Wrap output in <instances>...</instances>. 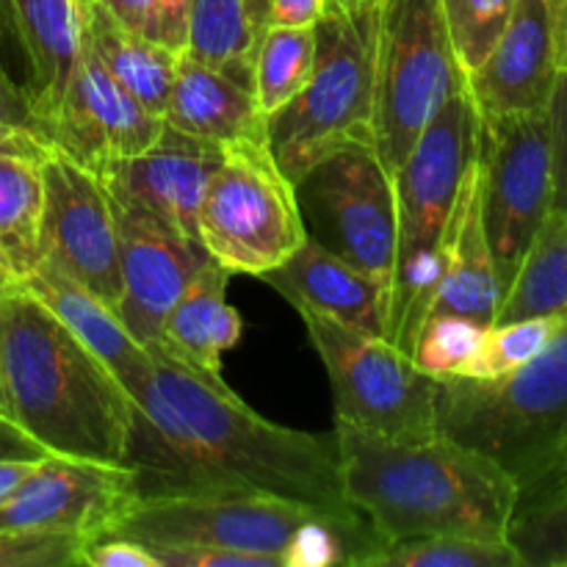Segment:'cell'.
I'll return each instance as SVG.
<instances>
[{
	"label": "cell",
	"mask_w": 567,
	"mask_h": 567,
	"mask_svg": "<svg viewBox=\"0 0 567 567\" xmlns=\"http://www.w3.org/2000/svg\"><path fill=\"white\" fill-rule=\"evenodd\" d=\"M269 6L271 0H188L186 50L255 92V55L269 28Z\"/></svg>",
	"instance_id": "cell-27"
},
{
	"label": "cell",
	"mask_w": 567,
	"mask_h": 567,
	"mask_svg": "<svg viewBox=\"0 0 567 567\" xmlns=\"http://www.w3.org/2000/svg\"><path fill=\"white\" fill-rule=\"evenodd\" d=\"M81 537L37 529H0V567H81Z\"/></svg>",
	"instance_id": "cell-35"
},
{
	"label": "cell",
	"mask_w": 567,
	"mask_h": 567,
	"mask_svg": "<svg viewBox=\"0 0 567 567\" xmlns=\"http://www.w3.org/2000/svg\"><path fill=\"white\" fill-rule=\"evenodd\" d=\"M147 352L153 369L131 396L125 449L138 498L264 493L377 537L343 491L336 441L260 419L221 374L166 343H147Z\"/></svg>",
	"instance_id": "cell-1"
},
{
	"label": "cell",
	"mask_w": 567,
	"mask_h": 567,
	"mask_svg": "<svg viewBox=\"0 0 567 567\" xmlns=\"http://www.w3.org/2000/svg\"><path fill=\"white\" fill-rule=\"evenodd\" d=\"M6 44H14L17 48V33H14V20H11L9 0H0V55H3Z\"/></svg>",
	"instance_id": "cell-46"
},
{
	"label": "cell",
	"mask_w": 567,
	"mask_h": 567,
	"mask_svg": "<svg viewBox=\"0 0 567 567\" xmlns=\"http://www.w3.org/2000/svg\"><path fill=\"white\" fill-rule=\"evenodd\" d=\"M343 491L380 543L457 535L509 543L518 485L491 457L435 432L393 441L336 421Z\"/></svg>",
	"instance_id": "cell-2"
},
{
	"label": "cell",
	"mask_w": 567,
	"mask_h": 567,
	"mask_svg": "<svg viewBox=\"0 0 567 567\" xmlns=\"http://www.w3.org/2000/svg\"><path fill=\"white\" fill-rule=\"evenodd\" d=\"M48 150L50 144L37 136L0 142V271L9 280H22L42 258V161Z\"/></svg>",
	"instance_id": "cell-24"
},
{
	"label": "cell",
	"mask_w": 567,
	"mask_h": 567,
	"mask_svg": "<svg viewBox=\"0 0 567 567\" xmlns=\"http://www.w3.org/2000/svg\"><path fill=\"white\" fill-rule=\"evenodd\" d=\"M441 255L443 271L435 297H432L430 316H465V319L491 327L502 308L504 291L498 286L496 266H493L491 247H487L485 221H482L480 158L460 188Z\"/></svg>",
	"instance_id": "cell-20"
},
{
	"label": "cell",
	"mask_w": 567,
	"mask_h": 567,
	"mask_svg": "<svg viewBox=\"0 0 567 567\" xmlns=\"http://www.w3.org/2000/svg\"><path fill=\"white\" fill-rule=\"evenodd\" d=\"M81 42L144 109L164 116L177 53L142 33L127 31L100 0H83Z\"/></svg>",
	"instance_id": "cell-26"
},
{
	"label": "cell",
	"mask_w": 567,
	"mask_h": 567,
	"mask_svg": "<svg viewBox=\"0 0 567 567\" xmlns=\"http://www.w3.org/2000/svg\"><path fill=\"white\" fill-rule=\"evenodd\" d=\"M199 241L233 275H266L305 241L293 183L282 175L269 142L225 147L199 208Z\"/></svg>",
	"instance_id": "cell-9"
},
{
	"label": "cell",
	"mask_w": 567,
	"mask_h": 567,
	"mask_svg": "<svg viewBox=\"0 0 567 567\" xmlns=\"http://www.w3.org/2000/svg\"><path fill=\"white\" fill-rule=\"evenodd\" d=\"M360 567H524L509 543L435 535L385 543Z\"/></svg>",
	"instance_id": "cell-31"
},
{
	"label": "cell",
	"mask_w": 567,
	"mask_h": 567,
	"mask_svg": "<svg viewBox=\"0 0 567 567\" xmlns=\"http://www.w3.org/2000/svg\"><path fill=\"white\" fill-rule=\"evenodd\" d=\"M509 546L524 567L567 565V449L546 474L518 491Z\"/></svg>",
	"instance_id": "cell-29"
},
{
	"label": "cell",
	"mask_w": 567,
	"mask_h": 567,
	"mask_svg": "<svg viewBox=\"0 0 567 567\" xmlns=\"http://www.w3.org/2000/svg\"><path fill=\"white\" fill-rule=\"evenodd\" d=\"M9 277H0V293H3V288L6 286H9ZM0 410H3V413H6V399H3V385H0ZM6 415H9V413H6Z\"/></svg>",
	"instance_id": "cell-48"
},
{
	"label": "cell",
	"mask_w": 567,
	"mask_h": 567,
	"mask_svg": "<svg viewBox=\"0 0 567 567\" xmlns=\"http://www.w3.org/2000/svg\"><path fill=\"white\" fill-rule=\"evenodd\" d=\"M563 316H532V319L507 321V324H491L474 363H471L468 377L491 380V377H502L529 363L551 341L557 327L563 324Z\"/></svg>",
	"instance_id": "cell-33"
},
{
	"label": "cell",
	"mask_w": 567,
	"mask_h": 567,
	"mask_svg": "<svg viewBox=\"0 0 567 567\" xmlns=\"http://www.w3.org/2000/svg\"><path fill=\"white\" fill-rule=\"evenodd\" d=\"M164 116L144 109L81 42L48 127V142L97 175L105 164L144 153L158 142Z\"/></svg>",
	"instance_id": "cell-16"
},
{
	"label": "cell",
	"mask_w": 567,
	"mask_h": 567,
	"mask_svg": "<svg viewBox=\"0 0 567 567\" xmlns=\"http://www.w3.org/2000/svg\"><path fill=\"white\" fill-rule=\"evenodd\" d=\"M557 72L551 0H515L502 37L468 75L476 114L491 122L548 109Z\"/></svg>",
	"instance_id": "cell-18"
},
{
	"label": "cell",
	"mask_w": 567,
	"mask_h": 567,
	"mask_svg": "<svg viewBox=\"0 0 567 567\" xmlns=\"http://www.w3.org/2000/svg\"><path fill=\"white\" fill-rule=\"evenodd\" d=\"M20 282L31 297H37L78 341L86 349H92L100 360L111 369V374L122 382L127 396L138 391L144 380H147L153 360H150L147 347L136 341L120 316L100 302L92 291L55 269L48 260H39L31 271H28Z\"/></svg>",
	"instance_id": "cell-21"
},
{
	"label": "cell",
	"mask_w": 567,
	"mask_h": 567,
	"mask_svg": "<svg viewBox=\"0 0 567 567\" xmlns=\"http://www.w3.org/2000/svg\"><path fill=\"white\" fill-rule=\"evenodd\" d=\"M310 241L391 288L396 260V192L374 147L327 155L293 181Z\"/></svg>",
	"instance_id": "cell-11"
},
{
	"label": "cell",
	"mask_w": 567,
	"mask_h": 567,
	"mask_svg": "<svg viewBox=\"0 0 567 567\" xmlns=\"http://www.w3.org/2000/svg\"><path fill=\"white\" fill-rule=\"evenodd\" d=\"M449 37L465 75L476 70L502 37L515 0H441Z\"/></svg>",
	"instance_id": "cell-34"
},
{
	"label": "cell",
	"mask_w": 567,
	"mask_h": 567,
	"mask_svg": "<svg viewBox=\"0 0 567 567\" xmlns=\"http://www.w3.org/2000/svg\"><path fill=\"white\" fill-rule=\"evenodd\" d=\"M14 136H37L48 142L37 116H33L31 103H28L25 89L11 81L6 61L0 59V142Z\"/></svg>",
	"instance_id": "cell-38"
},
{
	"label": "cell",
	"mask_w": 567,
	"mask_h": 567,
	"mask_svg": "<svg viewBox=\"0 0 567 567\" xmlns=\"http://www.w3.org/2000/svg\"><path fill=\"white\" fill-rule=\"evenodd\" d=\"M6 413L48 454L125 465L133 399L37 297L11 280L0 293Z\"/></svg>",
	"instance_id": "cell-3"
},
{
	"label": "cell",
	"mask_w": 567,
	"mask_h": 567,
	"mask_svg": "<svg viewBox=\"0 0 567 567\" xmlns=\"http://www.w3.org/2000/svg\"><path fill=\"white\" fill-rule=\"evenodd\" d=\"M230 275L216 260L203 266L172 305L161 330V343L210 374H221V358L244 332L241 316L227 302Z\"/></svg>",
	"instance_id": "cell-25"
},
{
	"label": "cell",
	"mask_w": 567,
	"mask_h": 567,
	"mask_svg": "<svg viewBox=\"0 0 567 567\" xmlns=\"http://www.w3.org/2000/svg\"><path fill=\"white\" fill-rule=\"evenodd\" d=\"M567 313V210L551 208L532 238L493 324Z\"/></svg>",
	"instance_id": "cell-28"
},
{
	"label": "cell",
	"mask_w": 567,
	"mask_h": 567,
	"mask_svg": "<svg viewBox=\"0 0 567 567\" xmlns=\"http://www.w3.org/2000/svg\"><path fill=\"white\" fill-rule=\"evenodd\" d=\"M313 31L310 81L266 116V142L291 183L338 150L374 147L377 3L363 9L327 6Z\"/></svg>",
	"instance_id": "cell-7"
},
{
	"label": "cell",
	"mask_w": 567,
	"mask_h": 567,
	"mask_svg": "<svg viewBox=\"0 0 567 567\" xmlns=\"http://www.w3.org/2000/svg\"><path fill=\"white\" fill-rule=\"evenodd\" d=\"M109 194L120 241L122 299L116 316L142 347L161 341L164 319L210 255L203 241L181 236L142 205Z\"/></svg>",
	"instance_id": "cell-15"
},
{
	"label": "cell",
	"mask_w": 567,
	"mask_h": 567,
	"mask_svg": "<svg viewBox=\"0 0 567 567\" xmlns=\"http://www.w3.org/2000/svg\"><path fill=\"white\" fill-rule=\"evenodd\" d=\"M437 432L491 457L515 485L546 474L567 449V313L551 341L491 380H437Z\"/></svg>",
	"instance_id": "cell-6"
},
{
	"label": "cell",
	"mask_w": 567,
	"mask_h": 567,
	"mask_svg": "<svg viewBox=\"0 0 567 567\" xmlns=\"http://www.w3.org/2000/svg\"><path fill=\"white\" fill-rule=\"evenodd\" d=\"M260 280L297 310H313L358 332L385 336L391 288L310 238Z\"/></svg>",
	"instance_id": "cell-19"
},
{
	"label": "cell",
	"mask_w": 567,
	"mask_h": 567,
	"mask_svg": "<svg viewBox=\"0 0 567 567\" xmlns=\"http://www.w3.org/2000/svg\"><path fill=\"white\" fill-rule=\"evenodd\" d=\"M465 86L441 0L377 3L374 150L391 177L432 116Z\"/></svg>",
	"instance_id": "cell-8"
},
{
	"label": "cell",
	"mask_w": 567,
	"mask_h": 567,
	"mask_svg": "<svg viewBox=\"0 0 567 567\" xmlns=\"http://www.w3.org/2000/svg\"><path fill=\"white\" fill-rule=\"evenodd\" d=\"M116 22L158 42V0H100Z\"/></svg>",
	"instance_id": "cell-40"
},
{
	"label": "cell",
	"mask_w": 567,
	"mask_h": 567,
	"mask_svg": "<svg viewBox=\"0 0 567 567\" xmlns=\"http://www.w3.org/2000/svg\"><path fill=\"white\" fill-rule=\"evenodd\" d=\"M482 221L502 291L554 208L548 109L482 122ZM504 299V297H502Z\"/></svg>",
	"instance_id": "cell-12"
},
{
	"label": "cell",
	"mask_w": 567,
	"mask_h": 567,
	"mask_svg": "<svg viewBox=\"0 0 567 567\" xmlns=\"http://www.w3.org/2000/svg\"><path fill=\"white\" fill-rule=\"evenodd\" d=\"M221 158V144L188 136L164 122L153 147L131 158L111 161L97 177L111 194L142 205L172 230L199 241V208Z\"/></svg>",
	"instance_id": "cell-17"
},
{
	"label": "cell",
	"mask_w": 567,
	"mask_h": 567,
	"mask_svg": "<svg viewBox=\"0 0 567 567\" xmlns=\"http://www.w3.org/2000/svg\"><path fill=\"white\" fill-rule=\"evenodd\" d=\"M554 44H557V66L567 70V0H551Z\"/></svg>",
	"instance_id": "cell-45"
},
{
	"label": "cell",
	"mask_w": 567,
	"mask_h": 567,
	"mask_svg": "<svg viewBox=\"0 0 567 567\" xmlns=\"http://www.w3.org/2000/svg\"><path fill=\"white\" fill-rule=\"evenodd\" d=\"M548 122H551L554 208L567 210V70L557 72V83L548 100Z\"/></svg>",
	"instance_id": "cell-37"
},
{
	"label": "cell",
	"mask_w": 567,
	"mask_h": 567,
	"mask_svg": "<svg viewBox=\"0 0 567 567\" xmlns=\"http://www.w3.org/2000/svg\"><path fill=\"white\" fill-rule=\"evenodd\" d=\"M327 0H271L269 25L313 28L324 17Z\"/></svg>",
	"instance_id": "cell-43"
},
{
	"label": "cell",
	"mask_w": 567,
	"mask_h": 567,
	"mask_svg": "<svg viewBox=\"0 0 567 567\" xmlns=\"http://www.w3.org/2000/svg\"><path fill=\"white\" fill-rule=\"evenodd\" d=\"M42 463V460H39ZM37 468V463H22V460H0V502L25 480L31 471Z\"/></svg>",
	"instance_id": "cell-44"
},
{
	"label": "cell",
	"mask_w": 567,
	"mask_h": 567,
	"mask_svg": "<svg viewBox=\"0 0 567 567\" xmlns=\"http://www.w3.org/2000/svg\"><path fill=\"white\" fill-rule=\"evenodd\" d=\"M158 42L175 53L188 44V0H158Z\"/></svg>",
	"instance_id": "cell-42"
},
{
	"label": "cell",
	"mask_w": 567,
	"mask_h": 567,
	"mask_svg": "<svg viewBox=\"0 0 567 567\" xmlns=\"http://www.w3.org/2000/svg\"><path fill=\"white\" fill-rule=\"evenodd\" d=\"M48 457L42 446L17 424L11 415L0 410V460H22V463H39Z\"/></svg>",
	"instance_id": "cell-41"
},
{
	"label": "cell",
	"mask_w": 567,
	"mask_h": 567,
	"mask_svg": "<svg viewBox=\"0 0 567 567\" xmlns=\"http://www.w3.org/2000/svg\"><path fill=\"white\" fill-rule=\"evenodd\" d=\"M565 567H567V565H565Z\"/></svg>",
	"instance_id": "cell-50"
},
{
	"label": "cell",
	"mask_w": 567,
	"mask_h": 567,
	"mask_svg": "<svg viewBox=\"0 0 567 567\" xmlns=\"http://www.w3.org/2000/svg\"><path fill=\"white\" fill-rule=\"evenodd\" d=\"M482 147V120L468 86L454 92L413 144L393 175L396 192V260L385 338L413 358L443 271V238L460 188Z\"/></svg>",
	"instance_id": "cell-4"
},
{
	"label": "cell",
	"mask_w": 567,
	"mask_h": 567,
	"mask_svg": "<svg viewBox=\"0 0 567 567\" xmlns=\"http://www.w3.org/2000/svg\"><path fill=\"white\" fill-rule=\"evenodd\" d=\"M127 465L48 454L0 502V529H37L81 537L105 535L136 502Z\"/></svg>",
	"instance_id": "cell-14"
},
{
	"label": "cell",
	"mask_w": 567,
	"mask_h": 567,
	"mask_svg": "<svg viewBox=\"0 0 567 567\" xmlns=\"http://www.w3.org/2000/svg\"><path fill=\"white\" fill-rule=\"evenodd\" d=\"M164 122L175 131L221 147L236 142H266V116L252 89L194 59L188 50L177 53Z\"/></svg>",
	"instance_id": "cell-22"
},
{
	"label": "cell",
	"mask_w": 567,
	"mask_h": 567,
	"mask_svg": "<svg viewBox=\"0 0 567 567\" xmlns=\"http://www.w3.org/2000/svg\"><path fill=\"white\" fill-rule=\"evenodd\" d=\"M161 567H282L275 557L230 548H203V546H169L153 548Z\"/></svg>",
	"instance_id": "cell-36"
},
{
	"label": "cell",
	"mask_w": 567,
	"mask_h": 567,
	"mask_svg": "<svg viewBox=\"0 0 567 567\" xmlns=\"http://www.w3.org/2000/svg\"><path fill=\"white\" fill-rule=\"evenodd\" d=\"M380 0H327V6H336V9H363V6H374Z\"/></svg>",
	"instance_id": "cell-47"
},
{
	"label": "cell",
	"mask_w": 567,
	"mask_h": 567,
	"mask_svg": "<svg viewBox=\"0 0 567 567\" xmlns=\"http://www.w3.org/2000/svg\"><path fill=\"white\" fill-rule=\"evenodd\" d=\"M105 535L127 537L150 551L203 546L264 554L282 567H360L380 548L374 535L264 493L136 498Z\"/></svg>",
	"instance_id": "cell-5"
},
{
	"label": "cell",
	"mask_w": 567,
	"mask_h": 567,
	"mask_svg": "<svg viewBox=\"0 0 567 567\" xmlns=\"http://www.w3.org/2000/svg\"><path fill=\"white\" fill-rule=\"evenodd\" d=\"M316 61V31L313 28L269 25L260 39L255 55V97L264 116L297 97L310 81Z\"/></svg>",
	"instance_id": "cell-30"
},
{
	"label": "cell",
	"mask_w": 567,
	"mask_h": 567,
	"mask_svg": "<svg viewBox=\"0 0 567 567\" xmlns=\"http://www.w3.org/2000/svg\"><path fill=\"white\" fill-rule=\"evenodd\" d=\"M81 565L89 567H161L158 557L127 537L100 535L83 543Z\"/></svg>",
	"instance_id": "cell-39"
},
{
	"label": "cell",
	"mask_w": 567,
	"mask_h": 567,
	"mask_svg": "<svg viewBox=\"0 0 567 567\" xmlns=\"http://www.w3.org/2000/svg\"><path fill=\"white\" fill-rule=\"evenodd\" d=\"M299 316L330 377L336 421L393 441L435 435L437 377L424 374L385 336L358 332L313 310Z\"/></svg>",
	"instance_id": "cell-10"
},
{
	"label": "cell",
	"mask_w": 567,
	"mask_h": 567,
	"mask_svg": "<svg viewBox=\"0 0 567 567\" xmlns=\"http://www.w3.org/2000/svg\"><path fill=\"white\" fill-rule=\"evenodd\" d=\"M485 324L465 316H430L415 338L413 363L437 380L468 377L471 363L485 341Z\"/></svg>",
	"instance_id": "cell-32"
},
{
	"label": "cell",
	"mask_w": 567,
	"mask_h": 567,
	"mask_svg": "<svg viewBox=\"0 0 567 567\" xmlns=\"http://www.w3.org/2000/svg\"><path fill=\"white\" fill-rule=\"evenodd\" d=\"M9 9L14 20L17 48L28 70V83L22 89L48 138L50 120L59 109L66 78L81 48L83 0H9Z\"/></svg>",
	"instance_id": "cell-23"
},
{
	"label": "cell",
	"mask_w": 567,
	"mask_h": 567,
	"mask_svg": "<svg viewBox=\"0 0 567 567\" xmlns=\"http://www.w3.org/2000/svg\"><path fill=\"white\" fill-rule=\"evenodd\" d=\"M44 214L39 260L81 282L116 313L122 299L120 241L103 181L50 147L42 161Z\"/></svg>",
	"instance_id": "cell-13"
},
{
	"label": "cell",
	"mask_w": 567,
	"mask_h": 567,
	"mask_svg": "<svg viewBox=\"0 0 567 567\" xmlns=\"http://www.w3.org/2000/svg\"><path fill=\"white\" fill-rule=\"evenodd\" d=\"M0 277H6V275H3V271H0Z\"/></svg>",
	"instance_id": "cell-49"
}]
</instances>
